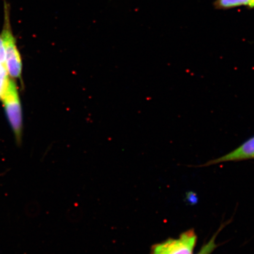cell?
<instances>
[{"label": "cell", "instance_id": "obj_5", "mask_svg": "<svg viewBox=\"0 0 254 254\" xmlns=\"http://www.w3.org/2000/svg\"><path fill=\"white\" fill-rule=\"evenodd\" d=\"M215 9H233L240 7H250V0H215L214 2Z\"/></svg>", "mask_w": 254, "mask_h": 254}, {"label": "cell", "instance_id": "obj_6", "mask_svg": "<svg viewBox=\"0 0 254 254\" xmlns=\"http://www.w3.org/2000/svg\"><path fill=\"white\" fill-rule=\"evenodd\" d=\"M225 225H221L219 230L217 231L213 236L208 241V243H206L201 247V249L199 250L198 253L196 254H211L214 251L217 249V244L215 243L216 238L217 237L219 233L224 228Z\"/></svg>", "mask_w": 254, "mask_h": 254}, {"label": "cell", "instance_id": "obj_9", "mask_svg": "<svg viewBox=\"0 0 254 254\" xmlns=\"http://www.w3.org/2000/svg\"><path fill=\"white\" fill-rule=\"evenodd\" d=\"M254 8V0H250V9Z\"/></svg>", "mask_w": 254, "mask_h": 254}, {"label": "cell", "instance_id": "obj_7", "mask_svg": "<svg viewBox=\"0 0 254 254\" xmlns=\"http://www.w3.org/2000/svg\"><path fill=\"white\" fill-rule=\"evenodd\" d=\"M9 79L7 70L0 71V100L7 88Z\"/></svg>", "mask_w": 254, "mask_h": 254}, {"label": "cell", "instance_id": "obj_3", "mask_svg": "<svg viewBox=\"0 0 254 254\" xmlns=\"http://www.w3.org/2000/svg\"><path fill=\"white\" fill-rule=\"evenodd\" d=\"M197 236L193 229L187 230L177 238H168L152 246L150 254H193Z\"/></svg>", "mask_w": 254, "mask_h": 254}, {"label": "cell", "instance_id": "obj_4", "mask_svg": "<svg viewBox=\"0 0 254 254\" xmlns=\"http://www.w3.org/2000/svg\"><path fill=\"white\" fill-rule=\"evenodd\" d=\"M254 159V136L248 139L228 154L207 162L201 167L212 166L227 162L240 161Z\"/></svg>", "mask_w": 254, "mask_h": 254}, {"label": "cell", "instance_id": "obj_8", "mask_svg": "<svg viewBox=\"0 0 254 254\" xmlns=\"http://www.w3.org/2000/svg\"><path fill=\"white\" fill-rule=\"evenodd\" d=\"M7 70L5 64V54L4 43L0 34V71Z\"/></svg>", "mask_w": 254, "mask_h": 254}, {"label": "cell", "instance_id": "obj_1", "mask_svg": "<svg viewBox=\"0 0 254 254\" xmlns=\"http://www.w3.org/2000/svg\"><path fill=\"white\" fill-rule=\"evenodd\" d=\"M4 2V23L0 34L2 38L5 48L6 68L8 75L11 78H20L23 70V63L17 45V41L12 30L10 5L7 1Z\"/></svg>", "mask_w": 254, "mask_h": 254}, {"label": "cell", "instance_id": "obj_2", "mask_svg": "<svg viewBox=\"0 0 254 254\" xmlns=\"http://www.w3.org/2000/svg\"><path fill=\"white\" fill-rule=\"evenodd\" d=\"M1 100L4 105L6 116L14 132L16 141L20 143L23 132V116L17 85L12 79H9Z\"/></svg>", "mask_w": 254, "mask_h": 254}]
</instances>
